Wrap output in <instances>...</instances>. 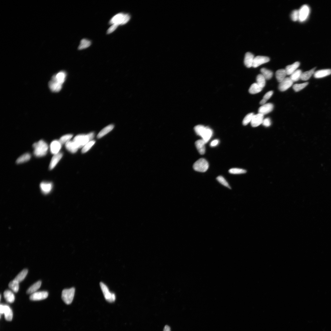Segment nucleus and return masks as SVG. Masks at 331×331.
Returning <instances> with one entry per match:
<instances>
[{"label":"nucleus","mask_w":331,"mask_h":331,"mask_svg":"<svg viewBox=\"0 0 331 331\" xmlns=\"http://www.w3.org/2000/svg\"><path fill=\"white\" fill-rule=\"evenodd\" d=\"M300 63L299 62H296L290 65L286 66L285 70L287 75H291L297 70L300 65Z\"/></svg>","instance_id":"nucleus-22"},{"label":"nucleus","mask_w":331,"mask_h":331,"mask_svg":"<svg viewBox=\"0 0 331 331\" xmlns=\"http://www.w3.org/2000/svg\"><path fill=\"white\" fill-rule=\"evenodd\" d=\"M61 144L59 141L54 140L51 143L50 145V150L51 153L54 155L59 153L61 147Z\"/></svg>","instance_id":"nucleus-14"},{"label":"nucleus","mask_w":331,"mask_h":331,"mask_svg":"<svg viewBox=\"0 0 331 331\" xmlns=\"http://www.w3.org/2000/svg\"><path fill=\"white\" fill-rule=\"evenodd\" d=\"M19 283L13 280L10 282L8 285L9 288L15 292H17L19 289Z\"/></svg>","instance_id":"nucleus-37"},{"label":"nucleus","mask_w":331,"mask_h":331,"mask_svg":"<svg viewBox=\"0 0 331 331\" xmlns=\"http://www.w3.org/2000/svg\"><path fill=\"white\" fill-rule=\"evenodd\" d=\"M299 12V21L300 22H304L308 18L310 12V8L307 5H304L300 7Z\"/></svg>","instance_id":"nucleus-7"},{"label":"nucleus","mask_w":331,"mask_h":331,"mask_svg":"<svg viewBox=\"0 0 331 331\" xmlns=\"http://www.w3.org/2000/svg\"><path fill=\"white\" fill-rule=\"evenodd\" d=\"M254 58V55L251 53L248 52L246 53L244 60L245 65L248 68L252 67Z\"/></svg>","instance_id":"nucleus-17"},{"label":"nucleus","mask_w":331,"mask_h":331,"mask_svg":"<svg viewBox=\"0 0 331 331\" xmlns=\"http://www.w3.org/2000/svg\"><path fill=\"white\" fill-rule=\"evenodd\" d=\"M94 135L93 133H91L87 135H79L74 138L73 141L78 148H81L91 141L94 137Z\"/></svg>","instance_id":"nucleus-2"},{"label":"nucleus","mask_w":331,"mask_h":331,"mask_svg":"<svg viewBox=\"0 0 331 331\" xmlns=\"http://www.w3.org/2000/svg\"><path fill=\"white\" fill-rule=\"evenodd\" d=\"M31 158V155L29 153H26L21 155L17 159L16 163L17 164L22 163L29 161Z\"/></svg>","instance_id":"nucleus-33"},{"label":"nucleus","mask_w":331,"mask_h":331,"mask_svg":"<svg viewBox=\"0 0 331 331\" xmlns=\"http://www.w3.org/2000/svg\"><path fill=\"white\" fill-rule=\"evenodd\" d=\"M293 82L290 78H286L282 81L280 83L278 86L279 90L281 91L287 90L292 86Z\"/></svg>","instance_id":"nucleus-10"},{"label":"nucleus","mask_w":331,"mask_h":331,"mask_svg":"<svg viewBox=\"0 0 331 331\" xmlns=\"http://www.w3.org/2000/svg\"><path fill=\"white\" fill-rule=\"evenodd\" d=\"M66 76V73L65 72L61 71L56 75L53 76L52 79L62 85L65 81Z\"/></svg>","instance_id":"nucleus-15"},{"label":"nucleus","mask_w":331,"mask_h":331,"mask_svg":"<svg viewBox=\"0 0 331 331\" xmlns=\"http://www.w3.org/2000/svg\"><path fill=\"white\" fill-rule=\"evenodd\" d=\"M28 273L27 269H24L16 276L14 279L19 283L22 282L26 277Z\"/></svg>","instance_id":"nucleus-31"},{"label":"nucleus","mask_w":331,"mask_h":331,"mask_svg":"<svg viewBox=\"0 0 331 331\" xmlns=\"http://www.w3.org/2000/svg\"><path fill=\"white\" fill-rule=\"evenodd\" d=\"M206 127L203 125H199L194 127V130L197 134L201 137Z\"/></svg>","instance_id":"nucleus-38"},{"label":"nucleus","mask_w":331,"mask_h":331,"mask_svg":"<svg viewBox=\"0 0 331 331\" xmlns=\"http://www.w3.org/2000/svg\"><path fill=\"white\" fill-rule=\"evenodd\" d=\"M331 74V69H325L318 70L314 74V76L316 78H324Z\"/></svg>","instance_id":"nucleus-18"},{"label":"nucleus","mask_w":331,"mask_h":331,"mask_svg":"<svg viewBox=\"0 0 331 331\" xmlns=\"http://www.w3.org/2000/svg\"><path fill=\"white\" fill-rule=\"evenodd\" d=\"M269 57L266 56H257L254 59L252 67L256 68L264 63L269 61Z\"/></svg>","instance_id":"nucleus-11"},{"label":"nucleus","mask_w":331,"mask_h":331,"mask_svg":"<svg viewBox=\"0 0 331 331\" xmlns=\"http://www.w3.org/2000/svg\"><path fill=\"white\" fill-rule=\"evenodd\" d=\"M308 84V82H306L301 84H295L293 86V88L294 90L296 92H298L303 89L306 87Z\"/></svg>","instance_id":"nucleus-39"},{"label":"nucleus","mask_w":331,"mask_h":331,"mask_svg":"<svg viewBox=\"0 0 331 331\" xmlns=\"http://www.w3.org/2000/svg\"><path fill=\"white\" fill-rule=\"evenodd\" d=\"M114 128V125H110L102 130L97 135V138H101L111 131Z\"/></svg>","instance_id":"nucleus-29"},{"label":"nucleus","mask_w":331,"mask_h":331,"mask_svg":"<svg viewBox=\"0 0 331 331\" xmlns=\"http://www.w3.org/2000/svg\"><path fill=\"white\" fill-rule=\"evenodd\" d=\"M216 180H217L220 184H221L223 186L229 188L231 189L230 186L229 185L223 176H219L216 178Z\"/></svg>","instance_id":"nucleus-45"},{"label":"nucleus","mask_w":331,"mask_h":331,"mask_svg":"<svg viewBox=\"0 0 331 331\" xmlns=\"http://www.w3.org/2000/svg\"><path fill=\"white\" fill-rule=\"evenodd\" d=\"M254 115V113H252L247 114L244 117L243 120V125H246L248 124L250 122H251Z\"/></svg>","instance_id":"nucleus-42"},{"label":"nucleus","mask_w":331,"mask_h":331,"mask_svg":"<svg viewBox=\"0 0 331 331\" xmlns=\"http://www.w3.org/2000/svg\"><path fill=\"white\" fill-rule=\"evenodd\" d=\"M62 156L63 154L61 153H59L58 154L54 155L51 160L49 166L50 170H52L56 166L59 161L62 158Z\"/></svg>","instance_id":"nucleus-16"},{"label":"nucleus","mask_w":331,"mask_h":331,"mask_svg":"<svg viewBox=\"0 0 331 331\" xmlns=\"http://www.w3.org/2000/svg\"><path fill=\"white\" fill-rule=\"evenodd\" d=\"M34 148V154L37 157H41L45 156L48 149V146L43 140H41L39 142L34 143L33 145Z\"/></svg>","instance_id":"nucleus-1"},{"label":"nucleus","mask_w":331,"mask_h":331,"mask_svg":"<svg viewBox=\"0 0 331 331\" xmlns=\"http://www.w3.org/2000/svg\"><path fill=\"white\" fill-rule=\"evenodd\" d=\"M213 132L209 127H206V129L201 137L205 143H206L210 140L213 135Z\"/></svg>","instance_id":"nucleus-19"},{"label":"nucleus","mask_w":331,"mask_h":331,"mask_svg":"<svg viewBox=\"0 0 331 331\" xmlns=\"http://www.w3.org/2000/svg\"><path fill=\"white\" fill-rule=\"evenodd\" d=\"M130 19L129 15L120 13L114 16L110 20L109 23L110 24H116L118 25H124L128 22Z\"/></svg>","instance_id":"nucleus-3"},{"label":"nucleus","mask_w":331,"mask_h":331,"mask_svg":"<svg viewBox=\"0 0 331 331\" xmlns=\"http://www.w3.org/2000/svg\"><path fill=\"white\" fill-rule=\"evenodd\" d=\"M229 172L230 174H240L245 173L247 172V171L243 169L233 168L230 169L229 170Z\"/></svg>","instance_id":"nucleus-41"},{"label":"nucleus","mask_w":331,"mask_h":331,"mask_svg":"<svg viewBox=\"0 0 331 331\" xmlns=\"http://www.w3.org/2000/svg\"><path fill=\"white\" fill-rule=\"evenodd\" d=\"M273 94V91H270L266 93L262 99L260 101V105H263L265 104L267 101L270 98Z\"/></svg>","instance_id":"nucleus-40"},{"label":"nucleus","mask_w":331,"mask_h":331,"mask_svg":"<svg viewBox=\"0 0 331 331\" xmlns=\"http://www.w3.org/2000/svg\"><path fill=\"white\" fill-rule=\"evenodd\" d=\"M262 124L263 125L266 127L270 126L271 125V121L270 118H266L263 120Z\"/></svg>","instance_id":"nucleus-48"},{"label":"nucleus","mask_w":331,"mask_h":331,"mask_svg":"<svg viewBox=\"0 0 331 331\" xmlns=\"http://www.w3.org/2000/svg\"><path fill=\"white\" fill-rule=\"evenodd\" d=\"M100 285L105 299L110 303H113L115 301L116 296L113 293L110 292L107 286L103 283L101 282Z\"/></svg>","instance_id":"nucleus-6"},{"label":"nucleus","mask_w":331,"mask_h":331,"mask_svg":"<svg viewBox=\"0 0 331 331\" xmlns=\"http://www.w3.org/2000/svg\"><path fill=\"white\" fill-rule=\"evenodd\" d=\"M219 143V141L218 139H215L211 142L210 144V146L211 147H215L218 145Z\"/></svg>","instance_id":"nucleus-49"},{"label":"nucleus","mask_w":331,"mask_h":331,"mask_svg":"<svg viewBox=\"0 0 331 331\" xmlns=\"http://www.w3.org/2000/svg\"><path fill=\"white\" fill-rule=\"evenodd\" d=\"M194 170L198 172H206L209 168V164L205 159L201 158L198 160L193 165Z\"/></svg>","instance_id":"nucleus-5"},{"label":"nucleus","mask_w":331,"mask_h":331,"mask_svg":"<svg viewBox=\"0 0 331 331\" xmlns=\"http://www.w3.org/2000/svg\"><path fill=\"white\" fill-rule=\"evenodd\" d=\"M91 45V41L86 39H83L81 41L80 44L78 47V49L82 50L87 48Z\"/></svg>","instance_id":"nucleus-36"},{"label":"nucleus","mask_w":331,"mask_h":331,"mask_svg":"<svg viewBox=\"0 0 331 331\" xmlns=\"http://www.w3.org/2000/svg\"><path fill=\"white\" fill-rule=\"evenodd\" d=\"M41 284V281H38L34 284L33 285L28 288L27 292V294H31L36 292L37 290L40 288Z\"/></svg>","instance_id":"nucleus-26"},{"label":"nucleus","mask_w":331,"mask_h":331,"mask_svg":"<svg viewBox=\"0 0 331 331\" xmlns=\"http://www.w3.org/2000/svg\"><path fill=\"white\" fill-rule=\"evenodd\" d=\"M75 289L74 288L63 290L62 292L61 298L64 302L67 304H70L73 300Z\"/></svg>","instance_id":"nucleus-4"},{"label":"nucleus","mask_w":331,"mask_h":331,"mask_svg":"<svg viewBox=\"0 0 331 331\" xmlns=\"http://www.w3.org/2000/svg\"><path fill=\"white\" fill-rule=\"evenodd\" d=\"M262 89V88L259 86L257 83H254L250 87L249 91L250 94H254L260 92Z\"/></svg>","instance_id":"nucleus-30"},{"label":"nucleus","mask_w":331,"mask_h":331,"mask_svg":"<svg viewBox=\"0 0 331 331\" xmlns=\"http://www.w3.org/2000/svg\"><path fill=\"white\" fill-rule=\"evenodd\" d=\"M73 137L72 134H67L63 136L59 140V141L62 144L66 143L67 142L69 141Z\"/></svg>","instance_id":"nucleus-43"},{"label":"nucleus","mask_w":331,"mask_h":331,"mask_svg":"<svg viewBox=\"0 0 331 331\" xmlns=\"http://www.w3.org/2000/svg\"><path fill=\"white\" fill-rule=\"evenodd\" d=\"M262 74L264 76L266 80H269L272 78L273 73L271 71L265 68H262L260 70Z\"/></svg>","instance_id":"nucleus-34"},{"label":"nucleus","mask_w":331,"mask_h":331,"mask_svg":"<svg viewBox=\"0 0 331 331\" xmlns=\"http://www.w3.org/2000/svg\"><path fill=\"white\" fill-rule=\"evenodd\" d=\"M3 296L7 302L12 303L14 302L15 296L13 292L9 290H6L4 292Z\"/></svg>","instance_id":"nucleus-24"},{"label":"nucleus","mask_w":331,"mask_h":331,"mask_svg":"<svg viewBox=\"0 0 331 331\" xmlns=\"http://www.w3.org/2000/svg\"><path fill=\"white\" fill-rule=\"evenodd\" d=\"M286 71L285 69H279L277 71L276 73V78L279 83L282 81L286 78Z\"/></svg>","instance_id":"nucleus-25"},{"label":"nucleus","mask_w":331,"mask_h":331,"mask_svg":"<svg viewBox=\"0 0 331 331\" xmlns=\"http://www.w3.org/2000/svg\"><path fill=\"white\" fill-rule=\"evenodd\" d=\"M1 315L4 314L6 320L7 321L12 320L13 314L11 309L8 305L1 304L0 306Z\"/></svg>","instance_id":"nucleus-8"},{"label":"nucleus","mask_w":331,"mask_h":331,"mask_svg":"<svg viewBox=\"0 0 331 331\" xmlns=\"http://www.w3.org/2000/svg\"><path fill=\"white\" fill-rule=\"evenodd\" d=\"M274 106L273 104L268 103L262 105L258 109V113L264 115L273 111Z\"/></svg>","instance_id":"nucleus-12"},{"label":"nucleus","mask_w":331,"mask_h":331,"mask_svg":"<svg viewBox=\"0 0 331 331\" xmlns=\"http://www.w3.org/2000/svg\"><path fill=\"white\" fill-rule=\"evenodd\" d=\"M316 67L309 71L302 73L301 75L300 79L303 81H307L310 78L312 75L314 74Z\"/></svg>","instance_id":"nucleus-27"},{"label":"nucleus","mask_w":331,"mask_h":331,"mask_svg":"<svg viewBox=\"0 0 331 331\" xmlns=\"http://www.w3.org/2000/svg\"><path fill=\"white\" fill-rule=\"evenodd\" d=\"M264 115L258 113L254 115L251 121V124L253 127H257L262 124L264 120Z\"/></svg>","instance_id":"nucleus-13"},{"label":"nucleus","mask_w":331,"mask_h":331,"mask_svg":"<svg viewBox=\"0 0 331 331\" xmlns=\"http://www.w3.org/2000/svg\"><path fill=\"white\" fill-rule=\"evenodd\" d=\"M163 331H171L170 328L169 326L166 325L164 327Z\"/></svg>","instance_id":"nucleus-50"},{"label":"nucleus","mask_w":331,"mask_h":331,"mask_svg":"<svg viewBox=\"0 0 331 331\" xmlns=\"http://www.w3.org/2000/svg\"><path fill=\"white\" fill-rule=\"evenodd\" d=\"M48 293L46 291L36 292L31 294L29 299L33 301L43 300L47 298Z\"/></svg>","instance_id":"nucleus-9"},{"label":"nucleus","mask_w":331,"mask_h":331,"mask_svg":"<svg viewBox=\"0 0 331 331\" xmlns=\"http://www.w3.org/2000/svg\"><path fill=\"white\" fill-rule=\"evenodd\" d=\"M66 149L71 153H75L77 152L78 148L73 141H69L65 144Z\"/></svg>","instance_id":"nucleus-28"},{"label":"nucleus","mask_w":331,"mask_h":331,"mask_svg":"<svg viewBox=\"0 0 331 331\" xmlns=\"http://www.w3.org/2000/svg\"><path fill=\"white\" fill-rule=\"evenodd\" d=\"M118 26V25L116 24L112 25L108 29L107 33L108 34L111 33L115 31Z\"/></svg>","instance_id":"nucleus-47"},{"label":"nucleus","mask_w":331,"mask_h":331,"mask_svg":"<svg viewBox=\"0 0 331 331\" xmlns=\"http://www.w3.org/2000/svg\"><path fill=\"white\" fill-rule=\"evenodd\" d=\"M206 143L203 139H199L195 143L197 149L201 155L204 154L206 152L205 144Z\"/></svg>","instance_id":"nucleus-21"},{"label":"nucleus","mask_w":331,"mask_h":331,"mask_svg":"<svg viewBox=\"0 0 331 331\" xmlns=\"http://www.w3.org/2000/svg\"><path fill=\"white\" fill-rule=\"evenodd\" d=\"M302 72L300 69L297 70L290 75V78L293 82L298 81L300 79Z\"/></svg>","instance_id":"nucleus-32"},{"label":"nucleus","mask_w":331,"mask_h":331,"mask_svg":"<svg viewBox=\"0 0 331 331\" xmlns=\"http://www.w3.org/2000/svg\"><path fill=\"white\" fill-rule=\"evenodd\" d=\"M291 17L292 21H296L299 20V12L298 10H295L293 11L291 15Z\"/></svg>","instance_id":"nucleus-46"},{"label":"nucleus","mask_w":331,"mask_h":331,"mask_svg":"<svg viewBox=\"0 0 331 331\" xmlns=\"http://www.w3.org/2000/svg\"><path fill=\"white\" fill-rule=\"evenodd\" d=\"M95 143V141H91L87 143L83 148L82 151L83 153H85L89 150Z\"/></svg>","instance_id":"nucleus-44"},{"label":"nucleus","mask_w":331,"mask_h":331,"mask_svg":"<svg viewBox=\"0 0 331 331\" xmlns=\"http://www.w3.org/2000/svg\"><path fill=\"white\" fill-rule=\"evenodd\" d=\"M49 86L50 90L52 91L58 92L61 90L62 85L51 79L49 82Z\"/></svg>","instance_id":"nucleus-23"},{"label":"nucleus","mask_w":331,"mask_h":331,"mask_svg":"<svg viewBox=\"0 0 331 331\" xmlns=\"http://www.w3.org/2000/svg\"><path fill=\"white\" fill-rule=\"evenodd\" d=\"M53 184L50 182H43L40 184V188L41 191L45 194L49 193L51 190Z\"/></svg>","instance_id":"nucleus-20"},{"label":"nucleus","mask_w":331,"mask_h":331,"mask_svg":"<svg viewBox=\"0 0 331 331\" xmlns=\"http://www.w3.org/2000/svg\"><path fill=\"white\" fill-rule=\"evenodd\" d=\"M266 79L262 74L258 75L256 78L257 83L262 88L265 86Z\"/></svg>","instance_id":"nucleus-35"}]
</instances>
